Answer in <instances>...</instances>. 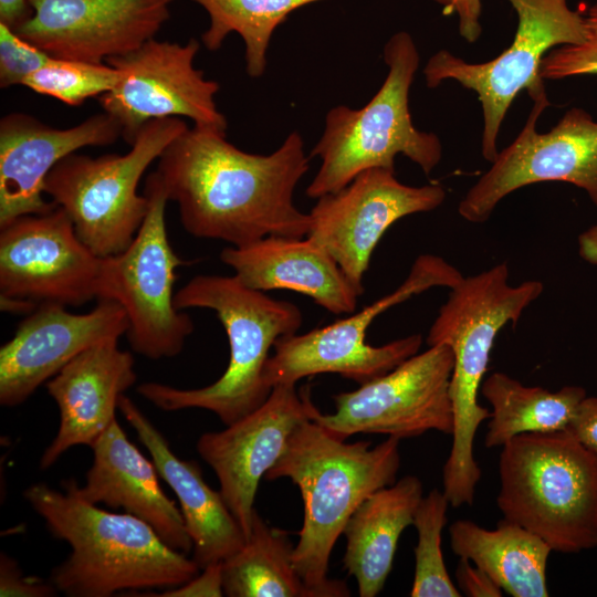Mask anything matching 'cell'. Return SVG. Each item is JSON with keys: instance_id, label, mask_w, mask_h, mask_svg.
<instances>
[{"instance_id": "cell-36", "label": "cell", "mask_w": 597, "mask_h": 597, "mask_svg": "<svg viewBox=\"0 0 597 597\" xmlns=\"http://www.w3.org/2000/svg\"><path fill=\"white\" fill-rule=\"evenodd\" d=\"M566 430L597 454V396H586L582 400Z\"/></svg>"}, {"instance_id": "cell-14", "label": "cell", "mask_w": 597, "mask_h": 597, "mask_svg": "<svg viewBox=\"0 0 597 597\" xmlns=\"http://www.w3.org/2000/svg\"><path fill=\"white\" fill-rule=\"evenodd\" d=\"M533 103L517 137L499 151L460 201L458 212L464 220L485 222L507 195L543 181L572 184L597 206V122L585 109L573 107L549 132L537 133L536 123L549 104L547 94Z\"/></svg>"}, {"instance_id": "cell-17", "label": "cell", "mask_w": 597, "mask_h": 597, "mask_svg": "<svg viewBox=\"0 0 597 597\" xmlns=\"http://www.w3.org/2000/svg\"><path fill=\"white\" fill-rule=\"evenodd\" d=\"M317 411L308 386L298 392L295 385L281 384L249 415L224 430L199 437L197 451L216 473L220 493L245 541L251 532L261 479L276 463L294 429L312 420Z\"/></svg>"}, {"instance_id": "cell-1", "label": "cell", "mask_w": 597, "mask_h": 597, "mask_svg": "<svg viewBox=\"0 0 597 597\" xmlns=\"http://www.w3.org/2000/svg\"><path fill=\"white\" fill-rule=\"evenodd\" d=\"M211 128L185 129L157 159L168 200L184 229L201 239L244 247L269 235L307 237L308 213L293 200L310 168L298 132L272 154L243 151Z\"/></svg>"}, {"instance_id": "cell-39", "label": "cell", "mask_w": 597, "mask_h": 597, "mask_svg": "<svg viewBox=\"0 0 597 597\" xmlns=\"http://www.w3.org/2000/svg\"><path fill=\"white\" fill-rule=\"evenodd\" d=\"M33 13L30 0H0V23L15 31Z\"/></svg>"}, {"instance_id": "cell-41", "label": "cell", "mask_w": 597, "mask_h": 597, "mask_svg": "<svg viewBox=\"0 0 597 597\" xmlns=\"http://www.w3.org/2000/svg\"><path fill=\"white\" fill-rule=\"evenodd\" d=\"M597 547V546H596Z\"/></svg>"}, {"instance_id": "cell-21", "label": "cell", "mask_w": 597, "mask_h": 597, "mask_svg": "<svg viewBox=\"0 0 597 597\" xmlns=\"http://www.w3.org/2000/svg\"><path fill=\"white\" fill-rule=\"evenodd\" d=\"M134 357L118 341L96 344L71 359L45 383L60 411L54 439L40 458V469L52 467L74 446H88L116 419L118 401L137 380Z\"/></svg>"}, {"instance_id": "cell-10", "label": "cell", "mask_w": 597, "mask_h": 597, "mask_svg": "<svg viewBox=\"0 0 597 597\" xmlns=\"http://www.w3.org/2000/svg\"><path fill=\"white\" fill-rule=\"evenodd\" d=\"M143 192L148 198L147 214L127 249L104 258L98 300L121 304L132 349L157 360L179 355L195 325L174 304L176 270L188 262L169 243L165 218L169 200L156 171L147 176Z\"/></svg>"}, {"instance_id": "cell-15", "label": "cell", "mask_w": 597, "mask_h": 597, "mask_svg": "<svg viewBox=\"0 0 597 597\" xmlns=\"http://www.w3.org/2000/svg\"><path fill=\"white\" fill-rule=\"evenodd\" d=\"M103 260L78 239L62 208L19 217L0 228V298L35 306L98 300Z\"/></svg>"}, {"instance_id": "cell-18", "label": "cell", "mask_w": 597, "mask_h": 597, "mask_svg": "<svg viewBox=\"0 0 597 597\" xmlns=\"http://www.w3.org/2000/svg\"><path fill=\"white\" fill-rule=\"evenodd\" d=\"M175 0H30L14 32L53 57L105 63L155 38Z\"/></svg>"}, {"instance_id": "cell-13", "label": "cell", "mask_w": 597, "mask_h": 597, "mask_svg": "<svg viewBox=\"0 0 597 597\" xmlns=\"http://www.w3.org/2000/svg\"><path fill=\"white\" fill-rule=\"evenodd\" d=\"M199 48L193 38L185 44L153 38L105 61L117 71L118 80L98 102L119 124L128 145L145 124L166 117H186L193 126L227 134V118L214 100L220 85L195 67Z\"/></svg>"}, {"instance_id": "cell-40", "label": "cell", "mask_w": 597, "mask_h": 597, "mask_svg": "<svg viewBox=\"0 0 597 597\" xmlns=\"http://www.w3.org/2000/svg\"><path fill=\"white\" fill-rule=\"evenodd\" d=\"M578 253L589 264L597 265V223L579 234Z\"/></svg>"}, {"instance_id": "cell-38", "label": "cell", "mask_w": 597, "mask_h": 597, "mask_svg": "<svg viewBox=\"0 0 597 597\" xmlns=\"http://www.w3.org/2000/svg\"><path fill=\"white\" fill-rule=\"evenodd\" d=\"M156 596H223L221 563L202 568L200 575Z\"/></svg>"}, {"instance_id": "cell-8", "label": "cell", "mask_w": 597, "mask_h": 597, "mask_svg": "<svg viewBox=\"0 0 597 597\" xmlns=\"http://www.w3.org/2000/svg\"><path fill=\"white\" fill-rule=\"evenodd\" d=\"M187 128L179 117L154 119L125 154L73 153L49 172L44 195L65 211L78 239L95 255H117L130 244L148 211V198L137 191L143 175Z\"/></svg>"}, {"instance_id": "cell-5", "label": "cell", "mask_w": 597, "mask_h": 597, "mask_svg": "<svg viewBox=\"0 0 597 597\" xmlns=\"http://www.w3.org/2000/svg\"><path fill=\"white\" fill-rule=\"evenodd\" d=\"M176 308H209L221 322L229 341L230 358L222 376L200 388H177L148 381L136 391L165 411L200 408L231 425L260 407L272 389L263 369L275 342L296 334L302 313L291 302L275 300L250 289L234 275H197L175 293Z\"/></svg>"}, {"instance_id": "cell-37", "label": "cell", "mask_w": 597, "mask_h": 597, "mask_svg": "<svg viewBox=\"0 0 597 597\" xmlns=\"http://www.w3.org/2000/svg\"><path fill=\"white\" fill-rule=\"evenodd\" d=\"M446 15L457 13L459 33L468 42H475L481 34V0H434Z\"/></svg>"}, {"instance_id": "cell-7", "label": "cell", "mask_w": 597, "mask_h": 597, "mask_svg": "<svg viewBox=\"0 0 597 597\" xmlns=\"http://www.w3.org/2000/svg\"><path fill=\"white\" fill-rule=\"evenodd\" d=\"M384 60L387 76L365 106L338 105L326 114L323 134L311 151L321 165L306 188L307 197L336 192L371 168L395 170L399 154L426 175L440 163L439 137L417 129L409 111V91L419 66V52L410 34H394L384 48Z\"/></svg>"}, {"instance_id": "cell-2", "label": "cell", "mask_w": 597, "mask_h": 597, "mask_svg": "<svg viewBox=\"0 0 597 597\" xmlns=\"http://www.w3.org/2000/svg\"><path fill=\"white\" fill-rule=\"evenodd\" d=\"M400 439L388 437L347 443L313 420L290 436L266 480L289 478L300 489L303 525L293 551L294 568L308 597H346L345 582L327 577L328 562L339 535L359 504L375 491L396 482Z\"/></svg>"}, {"instance_id": "cell-9", "label": "cell", "mask_w": 597, "mask_h": 597, "mask_svg": "<svg viewBox=\"0 0 597 597\" xmlns=\"http://www.w3.org/2000/svg\"><path fill=\"white\" fill-rule=\"evenodd\" d=\"M463 275L434 254L419 255L406 280L392 292L365 306L356 314L305 334L279 338L263 369V381L272 389L318 374H338L359 385L379 377L417 354L420 334L409 335L381 346L366 342L371 322L388 308L431 287L455 286Z\"/></svg>"}, {"instance_id": "cell-23", "label": "cell", "mask_w": 597, "mask_h": 597, "mask_svg": "<svg viewBox=\"0 0 597 597\" xmlns=\"http://www.w3.org/2000/svg\"><path fill=\"white\" fill-rule=\"evenodd\" d=\"M220 259L250 289L294 291L336 315L352 314L362 295L310 237L269 235L244 247H226Z\"/></svg>"}, {"instance_id": "cell-20", "label": "cell", "mask_w": 597, "mask_h": 597, "mask_svg": "<svg viewBox=\"0 0 597 597\" xmlns=\"http://www.w3.org/2000/svg\"><path fill=\"white\" fill-rule=\"evenodd\" d=\"M119 124L100 113L77 125L56 128L12 112L0 121V228L27 214L46 213L56 205L43 197L44 180L66 156L84 147L114 144Z\"/></svg>"}, {"instance_id": "cell-31", "label": "cell", "mask_w": 597, "mask_h": 597, "mask_svg": "<svg viewBox=\"0 0 597 597\" xmlns=\"http://www.w3.org/2000/svg\"><path fill=\"white\" fill-rule=\"evenodd\" d=\"M118 80L117 71L107 63L51 57L27 77L23 86L54 97L66 105L78 106L86 100L111 91Z\"/></svg>"}, {"instance_id": "cell-26", "label": "cell", "mask_w": 597, "mask_h": 597, "mask_svg": "<svg viewBox=\"0 0 597 597\" xmlns=\"http://www.w3.org/2000/svg\"><path fill=\"white\" fill-rule=\"evenodd\" d=\"M450 546L459 558L482 568L512 597H547L546 570L552 548L538 535L502 519L493 530L471 520L449 527Z\"/></svg>"}, {"instance_id": "cell-27", "label": "cell", "mask_w": 597, "mask_h": 597, "mask_svg": "<svg viewBox=\"0 0 597 597\" xmlns=\"http://www.w3.org/2000/svg\"><path fill=\"white\" fill-rule=\"evenodd\" d=\"M480 390L492 408L484 437L486 448L502 447L523 433L566 430L587 396L580 386L549 391L526 386L502 371L486 377Z\"/></svg>"}, {"instance_id": "cell-35", "label": "cell", "mask_w": 597, "mask_h": 597, "mask_svg": "<svg viewBox=\"0 0 597 597\" xmlns=\"http://www.w3.org/2000/svg\"><path fill=\"white\" fill-rule=\"evenodd\" d=\"M459 590L469 597H501L503 590L479 566L467 558H459L455 568Z\"/></svg>"}, {"instance_id": "cell-30", "label": "cell", "mask_w": 597, "mask_h": 597, "mask_svg": "<svg viewBox=\"0 0 597 597\" xmlns=\"http://www.w3.org/2000/svg\"><path fill=\"white\" fill-rule=\"evenodd\" d=\"M449 506L443 491L433 489L423 495L415 512L412 525L418 533V543L415 547L411 597L462 596L450 578L441 548Z\"/></svg>"}, {"instance_id": "cell-12", "label": "cell", "mask_w": 597, "mask_h": 597, "mask_svg": "<svg viewBox=\"0 0 597 597\" xmlns=\"http://www.w3.org/2000/svg\"><path fill=\"white\" fill-rule=\"evenodd\" d=\"M453 362L448 345H431L356 390L334 395L336 411L318 410L312 420L341 440L356 433H380L401 440L431 430L452 436Z\"/></svg>"}, {"instance_id": "cell-25", "label": "cell", "mask_w": 597, "mask_h": 597, "mask_svg": "<svg viewBox=\"0 0 597 597\" xmlns=\"http://www.w3.org/2000/svg\"><path fill=\"white\" fill-rule=\"evenodd\" d=\"M422 498L420 479L406 475L375 491L348 519L343 565L355 577L360 597H375L384 588L399 537L412 524Z\"/></svg>"}, {"instance_id": "cell-6", "label": "cell", "mask_w": 597, "mask_h": 597, "mask_svg": "<svg viewBox=\"0 0 597 597\" xmlns=\"http://www.w3.org/2000/svg\"><path fill=\"white\" fill-rule=\"evenodd\" d=\"M496 504L503 519L538 535L552 551L597 546V454L568 430L512 438L499 458Z\"/></svg>"}, {"instance_id": "cell-24", "label": "cell", "mask_w": 597, "mask_h": 597, "mask_svg": "<svg viewBox=\"0 0 597 597\" xmlns=\"http://www.w3.org/2000/svg\"><path fill=\"white\" fill-rule=\"evenodd\" d=\"M118 409L148 450L159 475L176 494L187 532L193 543V561L200 569L221 563L240 549L245 536L220 491L211 489L198 463L178 458L166 437L125 394Z\"/></svg>"}, {"instance_id": "cell-4", "label": "cell", "mask_w": 597, "mask_h": 597, "mask_svg": "<svg viewBox=\"0 0 597 597\" xmlns=\"http://www.w3.org/2000/svg\"><path fill=\"white\" fill-rule=\"evenodd\" d=\"M427 336L429 346L448 345L453 353L450 397L454 428L449 457L442 469L443 493L450 506L472 505L481 469L474 457V438L490 410L478 401L498 333L516 325L523 312L543 293L541 281L509 284V266L501 262L462 277L450 289Z\"/></svg>"}, {"instance_id": "cell-22", "label": "cell", "mask_w": 597, "mask_h": 597, "mask_svg": "<svg viewBox=\"0 0 597 597\" xmlns=\"http://www.w3.org/2000/svg\"><path fill=\"white\" fill-rule=\"evenodd\" d=\"M93 461L85 483L74 490L84 501L123 509L150 525L172 549L189 554L193 543L181 511L163 491L153 461L129 441L115 419L90 447Z\"/></svg>"}, {"instance_id": "cell-3", "label": "cell", "mask_w": 597, "mask_h": 597, "mask_svg": "<svg viewBox=\"0 0 597 597\" xmlns=\"http://www.w3.org/2000/svg\"><path fill=\"white\" fill-rule=\"evenodd\" d=\"M23 498L48 531L71 547L50 576L65 596L109 597L122 590L174 588L200 569L193 558L169 547L140 519L81 499L73 479L63 481V491L32 484Z\"/></svg>"}, {"instance_id": "cell-29", "label": "cell", "mask_w": 597, "mask_h": 597, "mask_svg": "<svg viewBox=\"0 0 597 597\" xmlns=\"http://www.w3.org/2000/svg\"><path fill=\"white\" fill-rule=\"evenodd\" d=\"M209 15L201 41L217 51L232 32L244 43L245 70L256 78L264 74L266 52L275 29L295 10L322 0H191Z\"/></svg>"}, {"instance_id": "cell-19", "label": "cell", "mask_w": 597, "mask_h": 597, "mask_svg": "<svg viewBox=\"0 0 597 597\" xmlns=\"http://www.w3.org/2000/svg\"><path fill=\"white\" fill-rule=\"evenodd\" d=\"M60 304H41L0 348V404L15 407L85 349L126 334L124 308L101 298L93 310L75 314Z\"/></svg>"}, {"instance_id": "cell-33", "label": "cell", "mask_w": 597, "mask_h": 597, "mask_svg": "<svg viewBox=\"0 0 597 597\" xmlns=\"http://www.w3.org/2000/svg\"><path fill=\"white\" fill-rule=\"evenodd\" d=\"M52 56L0 23V86L23 85Z\"/></svg>"}, {"instance_id": "cell-28", "label": "cell", "mask_w": 597, "mask_h": 597, "mask_svg": "<svg viewBox=\"0 0 597 597\" xmlns=\"http://www.w3.org/2000/svg\"><path fill=\"white\" fill-rule=\"evenodd\" d=\"M290 533L271 526L254 511L244 545L221 562L228 597H308L293 565Z\"/></svg>"}, {"instance_id": "cell-11", "label": "cell", "mask_w": 597, "mask_h": 597, "mask_svg": "<svg viewBox=\"0 0 597 597\" xmlns=\"http://www.w3.org/2000/svg\"><path fill=\"white\" fill-rule=\"evenodd\" d=\"M509 1L519 23L513 43L500 55L470 63L440 50L423 69L430 88L453 80L478 94L483 115L482 155L490 163L499 154L498 135L515 96L522 90L532 100L546 93L540 74L544 56L556 46L583 43L588 34L584 15L572 10L567 0Z\"/></svg>"}, {"instance_id": "cell-16", "label": "cell", "mask_w": 597, "mask_h": 597, "mask_svg": "<svg viewBox=\"0 0 597 597\" xmlns=\"http://www.w3.org/2000/svg\"><path fill=\"white\" fill-rule=\"evenodd\" d=\"M444 198L441 185L408 186L395 170L371 168L341 190L317 198L308 212L307 237L327 250L363 294L364 275L385 232L406 216L434 210Z\"/></svg>"}, {"instance_id": "cell-32", "label": "cell", "mask_w": 597, "mask_h": 597, "mask_svg": "<svg viewBox=\"0 0 597 597\" xmlns=\"http://www.w3.org/2000/svg\"><path fill=\"white\" fill-rule=\"evenodd\" d=\"M587 39L579 44L552 49L542 60L543 80H562L580 75H597V2L584 15Z\"/></svg>"}, {"instance_id": "cell-34", "label": "cell", "mask_w": 597, "mask_h": 597, "mask_svg": "<svg viewBox=\"0 0 597 597\" xmlns=\"http://www.w3.org/2000/svg\"><path fill=\"white\" fill-rule=\"evenodd\" d=\"M59 594L51 580L23 575L18 563L6 553L0 555L1 597H53Z\"/></svg>"}]
</instances>
